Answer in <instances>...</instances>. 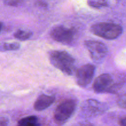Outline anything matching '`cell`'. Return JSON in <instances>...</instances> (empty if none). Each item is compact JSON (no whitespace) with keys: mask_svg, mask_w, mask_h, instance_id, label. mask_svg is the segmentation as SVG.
I'll list each match as a JSON object with an SVG mask.
<instances>
[{"mask_svg":"<svg viewBox=\"0 0 126 126\" xmlns=\"http://www.w3.org/2000/svg\"><path fill=\"white\" fill-rule=\"evenodd\" d=\"M49 58L52 65L67 75H72L75 70V60L65 51L53 50L49 53Z\"/></svg>","mask_w":126,"mask_h":126,"instance_id":"1","label":"cell"},{"mask_svg":"<svg viewBox=\"0 0 126 126\" xmlns=\"http://www.w3.org/2000/svg\"><path fill=\"white\" fill-rule=\"evenodd\" d=\"M90 31L100 38L111 40L116 39L122 34V28L120 25L116 23L100 22L93 25Z\"/></svg>","mask_w":126,"mask_h":126,"instance_id":"2","label":"cell"},{"mask_svg":"<svg viewBox=\"0 0 126 126\" xmlns=\"http://www.w3.org/2000/svg\"><path fill=\"white\" fill-rule=\"evenodd\" d=\"M119 87L114 83L112 78L109 74L104 73L96 78L93 84V89L95 93H115Z\"/></svg>","mask_w":126,"mask_h":126,"instance_id":"3","label":"cell"},{"mask_svg":"<svg viewBox=\"0 0 126 126\" xmlns=\"http://www.w3.org/2000/svg\"><path fill=\"white\" fill-rule=\"evenodd\" d=\"M76 108V102L74 100L65 99L59 103L56 108L54 118L58 123H64L71 117Z\"/></svg>","mask_w":126,"mask_h":126,"instance_id":"4","label":"cell"},{"mask_svg":"<svg viewBox=\"0 0 126 126\" xmlns=\"http://www.w3.org/2000/svg\"><path fill=\"white\" fill-rule=\"evenodd\" d=\"M84 44L94 62L100 63L103 61L108 52L107 47L104 43L98 41L88 40L84 42Z\"/></svg>","mask_w":126,"mask_h":126,"instance_id":"5","label":"cell"},{"mask_svg":"<svg viewBox=\"0 0 126 126\" xmlns=\"http://www.w3.org/2000/svg\"><path fill=\"white\" fill-rule=\"evenodd\" d=\"M49 35L56 41L64 44H70L74 39L75 32L72 28L59 25L53 27L51 30Z\"/></svg>","mask_w":126,"mask_h":126,"instance_id":"6","label":"cell"},{"mask_svg":"<svg viewBox=\"0 0 126 126\" xmlns=\"http://www.w3.org/2000/svg\"><path fill=\"white\" fill-rule=\"evenodd\" d=\"M95 68V66L92 64H85L79 68L76 72L77 84L82 87L87 86L92 81Z\"/></svg>","mask_w":126,"mask_h":126,"instance_id":"7","label":"cell"},{"mask_svg":"<svg viewBox=\"0 0 126 126\" xmlns=\"http://www.w3.org/2000/svg\"><path fill=\"white\" fill-rule=\"evenodd\" d=\"M106 110L105 104L93 99L85 101L82 107V113L86 117H94L102 114Z\"/></svg>","mask_w":126,"mask_h":126,"instance_id":"8","label":"cell"},{"mask_svg":"<svg viewBox=\"0 0 126 126\" xmlns=\"http://www.w3.org/2000/svg\"><path fill=\"white\" fill-rule=\"evenodd\" d=\"M55 101V97L53 95L42 94L40 95L34 103V109L37 111H41L50 107Z\"/></svg>","mask_w":126,"mask_h":126,"instance_id":"9","label":"cell"},{"mask_svg":"<svg viewBox=\"0 0 126 126\" xmlns=\"http://www.w3.org/2000/svg\"><path fill=\"white\" fill-rule=\"evenodd\" d=\"M16 126H41V124L38 117L29 116L20 119Z\"/></svg>","mask_w":126,"mask_h":126,"instance_id":"10","label":"cell"},{"mask_svg":"<svg viewBox=\"0 0 126 126\" xmlns=\"http://www.w3.org/2000/svg\"><path fill=\"white\" fill-rule=\"evenodd\" d=\"M32 32L30 30H18L14 34V36L21 41H25L29 39L32 36Z\"/></svg>","mask_w":126,"mask_h":126,"instance_id":"11","label":"cell"},{"mask_svg":"<svg viewBox=\"0 0 126 126\" xmlns=\"http://www.w3.org/2000/svg\"><path fill=\"white\" fill-rule=\"evenodd\" d=\"M87 3L89 6L96 9H100L108 6V2L106 1H88Z\"/></svg>","mask_w":126,"mask_h":126,"instance_id":"12","label":"cell"},{"mask_svg":"<svg viewBox=\"0 0 126 126\" xmlns=\"http://www.w3.org/2000/svg\"><path fill=\"white\" fill-rule=\"evenodd\" d=\"M21 47V44L18 43H5L2 44V49L4 50H18Z\"/></svg>","mask_w":126,"mask_h":126,"instance_id":"13","label":"cell"},{"mask_svg":"<svg viewBox=\"0 0 126 126\" xmlns=\"http://www.w3.org/2000/svg\"><path fill=\"white\" fill-rule=\"evenodd\" d=\"M117 103L119 107L126 109V94L122 95L119 97Z\"/></svg>","mask_w":126,"mask_h":126,"instance_id":"14","label":"cell"},{"mask_svg":"<svg viewBox=\"0 0 126 126\" xmlns=\"http://www.w3.org/2000/svg\"><path fill=\"white\" fill-rule=\"evenodd\" d=\"M22 1H17V0H13V1H4V3L7 6H20L22 3H23Z\"/></svg>","mask_w":126,"mask_h":126,"instance_id":"15","label":"cell"},{"mask_svg":"<svg viewBox=\"0 0 126 126\" xmlns=\"http://www.w3.org/2000/svg\"><path fill=\"white\" fill-rule=\"evenodd\" d=\"M9 121L8 119L4 117L0 118V126H7Z\"/></svg>","mask_w":126,"mask_h":126,"instance_id":"16","label":"cell"},{"mask_svg":"<svg viewBox=\"0 0 126 126\" xmlns=\"http://www.w3.org/2000/svg\"><path fill=\"white\" fill-rule=\"evenodd\" d=\"M119 124L121 126H126V117L122 118L120 120Z\"/></svg>","mask_w":126,"mask_h":126,"instance_id":"17","label":"cell"},{"mask_svg":"<svg viewBox=\"0 0 126 126\" xmlns=\"http://www.w3.org/2000/svg\"><path fill=\"white\" fill-rule=\"evenodd\" d=\"M2 28V23H1V22H0V32H1Z\"/></svg>","mask_w":126,"mask_h":126,"instance_id":"18","label":"cell"}]
</instances>
